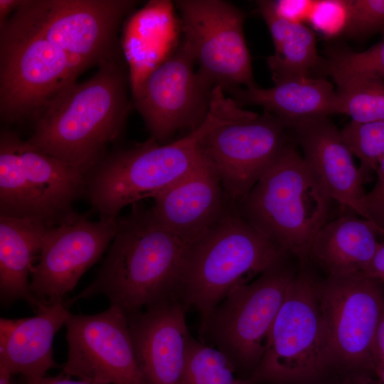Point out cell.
<instances>
[{
	"mask_svg": "<svg viewBox=\"0 0 384 384\" xmlns=\"http://www.w3.org/2000/svg\"><path fill=\"white\" fill-rule=\"evenodd\" d=\"M133 0H23L0 24V117H32L92 65L119 57Z\"/></svg>",
	"mask_w": 384,
	"mask_h": 384,
	"instance_id": "6da1fadb",
	"label": "cell"
},
{
	"mask_svg": "<svg viewBox=\"0 0 384 384\" xmlns=\"http://www.w3.org/2000/svg\"><path fill=\"white\" fill-rule=\"evenodd\" d=\"M119 58L102 61L89 80L68 85L46 102L33 117L27 141L86 176L122 133L129 109V78Z\"/></svg>",
	"mask_w": 384,
	"mask_h": 384,
	"instance_id": "7a4b0ae2",
	"label": "cell"
},
{
	"mask_svg": "<svg viewBox=\"0 0 384 384\" xmlns=\"http://www.w3.org/2000/svg\"><path fill=\"white\" fill-rule=\"evenodd\" d=\"M251 114L215 87L208 112L197 128L169 143L150 138L106 155L85 176V196L100 217H119L127 206L154 198L204 161L202 142L209 132Z\"/></svg>",
	"mask_w": 384,
	"mask_h": 384,
	"instance_id": "3957f363",
	"label": "cell"
},
{
	"mask_svg": "<svg viewBox=\"0 0 384 384\" xmlns=\"http://www.w3.org/2000/svg\"><path fill=\"white\" fill-rule=\"evenodd\" d=\"M188 244L140 202L119 218L117 233L95 279L68 303L97 295L127 316L175 298Z\"/></svg>",
	"mask_w": 384,
	"mask_h": 384,
	"instance_id": "277c9868",
	"label": "cell"
},
{
	"mask_svg": "<svg viewBox=\"0 0 384 384\" xmlns=\"http://www.w3.org/2000/svg\"><path fill=\"white\" fill-rule=\"evenodd\" d=\"M286 254L231 203L215 225L188 245L175 298L186 309L198 311L202 332L234 287L261 274Z\"/></svg>",
	"mask_w": 384,
	"mask_h": 384,
	"instance_id": "5b68a950",
	"label": "cell"
},
{
	"mask_svg": "<svg viewBox=\"0 0 384 384\" xmlns=\"http://www.w3.org/2000/svg\"><path fill=\"white\" fill-rule=\"evenodd\" d=\"M331 201L290 142L235 206L257 231L305 261L314 238L327 222Z\"/></svg>",
	"mask_w": 384,
	"mask_h": 384,
	"instance_id": "8992f818",
	"label": "cell"
},
{
	"mask_svg": "<svg viewBox=\"0 0 384 384\" xmlns=\"http://www.w3.org/2000/svg\"><path fill=\"white\" fill-rule=\"evenodd\" d=\"M299 261L284 302L270 331L252 384H331L335 378L316 279Z\"/></svg>",
	"mask_w": 384,
	"mask_h": 384,
	"instance_id": "52a82bcc",
	"label": "cell"
},
{
	"mask_svg": "<svg viewBox=\"0 0 384 384\" xmlns=\"http://www.w3.org/2000/svg\"><path fill=\"white\" fill-rule=\"evenodd\" d=\"M85 175L24 141L0 134V215L55 225L74 213L85 196Z\"/></svg>",
	"mask_w": 384,
	"mask_h": 384,
	"instance_id": "ba28073f",
	"label": "cell"
},
{
	"mask_svg": "<svg viewBox=\"0 0 384 384\" xmlns=\"http://www.w3.org/2000/svg\"><path fill=\"white\" fill-rule=\"evenodd\" d=\"M286 254L250 283L234 287L218 304L201 334L235 366L255 369L271 327L297 272Z\"/></svg>",
	"mask_w": 384,
	"mask_h": 384,
	"instance_id": "9c48e42d",
	"label": "cell"
},
{
	"mask_svg": "<svg viewBox=\"0 0 384 384\" xmlns=\"http://www.w3.org/2000/svg\"><path fill=\"white\" fill-rule=\"evenodd\" d=\"M335 376L375 374L373 348L384 309L382 282L360 274L318 281Z\"/></svg>",
	"mask_w": 384,
	"mask_h": 384,
	"instance_id": "30bf717a",
	"label": "cell"
},
{
	"mask_svg": "<svg viewBox=\"0 0 384 384\" xmlns=\"http://www.w3.org/2000/svg\"><path fill=\"white\" fill-rule=\"evenodd\" d=\"M182 41L198 73L214 87L230 91L255 85L243 30L244 15L221 0H178Z\"/></svg>",
	"mask_w": 384,
	"mask_h": 384,
	"instance_id": "8fae6325",
	"label": "cell"
},
{
	"mask_svg": "<svg viewBox=\"0 0 384 384\" xmlns=\"http://www.w3.org/2000/svg\"><path fill=\"white\" fill-rule=\"evenodd\" d=\"M196 64L181 41L132 92L134 105L159 144H166L178 131L195 129L208 112L215 87L195 70Z\"/></svg>",
	"mask_w": 384,
	"mask_h": 384,
	"instance_id": "7c38bea8",
	"label": "cell"
},
{
	"mask_svg": "<svg viewBox=\"0 0 384 384\" xmlns=\"http://www.w3.org/2000/svg\"><path fill=\"white\" fill-rule=\"evenodd\" d=\"M63 373L105 384H148L138 364L127 316L110 306L92 315L70 313Z\"/></svg>",
	"mask_w": 384,
	"mask_h": 384,
	"instance_id": "4fadbf2b",
	"label": "cell"
},
{
	"mask_svg": "<svg viewBox=\"0 0 384 384\" xmlns=\"http://www.w3.org/2000/svg\"><path fill=\"white\" fill-rule=\"evenodd\" d=\"M119 217H100L74 213L49 226L44 235L37 265L33 266L30 289L41 304L64 299L82 274L95 264L112 242Z\"/></svg>",
	"mask_w": 384,
	"mask_h": 384,
	"instance_id": "5bb4252c",
	"label": "cell"
},
{
	"mask_svg": "<svg viewBox=\"0 0 384 384\" xmlns=\"http://www.w3.org/2000/svg\"><path fill=\"white\" fill-rule=\"evenodd\" d=\"M287 128L268 112L222 125L203 139V151L233 203L242 198L291 142Z\"/></svg>",
	"mask_w": 384,
	"mask_h": 384,
	"instance_id": "9a60e30c",
	"label": "cell"
},
{
	"mask_svg": "<svg viewBox=\"0 0 384 384\" xmlns=\"http://www.w3.org/2000/svg\"><path fill=\"white\" fill-rule=\"evenodd\" d=\"M186 309L172 298L127 316L137 360L148 384H181L191 336Z\"/></svg>",
	"mask_w": 384,
	"mask_h": 384,
	"instance_id": "2e32d148",
	"label": "cell"
},
{
	"mask_svg": "<svg viewBox=\"0 0 384 384\" xmlns=\"http://www.w3.org/2000/svg\"><path fill=\"white\" fill-rule=\"evenodd\" d=\"M291 129L319 186L332 201L365 218V179L341 130L327 117L306 121Z\"/></svg>",
	"mask_w": 384,
	"mask_h": 384,
	"instance_id": "e0dca14e",
	"label": "cell"
},
{
	"mask_svg": "<svg viewBox=\"0 0 384 384\" xmlns=\"http://www.w3.org/2000/svg\"><path fill=\"white\" fill-rule=\"evenodd\" d=\"M154 201L151 208L158 221L188 245L215 225L233 203L208 157Z\"/></svg>",
	"mask_w": 384,
	"mask_h": 384,
	"instance_id": "ac0fdd59",
	"label": "cell"
},
{
	"mask_svg": "<svg viewBox=\"0 0 384 384\" xmlns=\"http://www.w3.org/2000/svg\"><path fill=\"white\" fill-rule=\"evenodd\" d=\"M70 312L63 299L43 305L35 316L0 319V366L11 375L21 374L26 382L46 376L57 367L53 356L56 332Z\"/></svg>",
	"mask_w": 384,
	"mask_h": 384,
	"instance_id": "d6986e66",
	"label": "cell"
},
{
	"mask_svg": "<svg viewBox=\"0 0 384 384\" xmlns=\"http://www.w3.org/2000/svg\"><path fill=\"white\" fill-rule=\"evenodd\" d=\"M240 104L262 107L287 128L335 113L336 91L323 78L296 77L274 83L270 88L257 85L228 91Z\"/></svg>",
	"mask_w": 384,
	"mask_h": 384,
	"instance_id": "ffe728a7",
	"label": "cell"
},
{
	"mask_svg": "<svg viewBox=\"0 0 384 384\" xmlns=\"http://www.w3.org/2000/svg\"><path fill=\"white\" fill-rule=\"evenodd\" d=\"M374 225L358 215L327 221L314 238L308 255L327 276L361 274L380 242Z\"/></svg>",
	"mask_w": 384,
	"mask_h": 384,
	"instance_id": "44dd1931",
	"label": "cell"
},
{
	"mask_svg": "<svg viewBox=\"0 0 384 384\" xmlns=\"http://www.w3.org/2000/svg\"><path fill=\"white\" fill-rule=\"evenodd\" d=\"M124 26L122 49L132 91L175 50L176 21L171 2L151 1L133 14Z\"/></svg>",
	"mask_w": 384,
	"mask_h": 384,
	"instance_id": "7402d4cb",
	"label": "cell"
},
{
	"mask_svg": "<svg viewBox=\"0 0 384 384\" xmlns=\"http://www.w3.org/2000/svg\"><path fill=\"white\" fill-rule=\"evenodd\" d=\"M49 226L33 218L0 215V300L9 306L24 300L36 311L44 304L31 294L28 280Z\"/></svg>",
	"mask_w": 384,
	"mask_h": 384,
	"instance_id": "603a6c76",
	"label": "cell"
},
{
	"mask_svg": "<svg viewBox=\"0 0 384 384\" xmlns=\"http://www.w3.org/2000/svg\"><path fill=\"white\" fill-rule=\"evenodd\" d=\"M257 4L274 47V53L267 59L274 83L309 76L310 71L321 62L317 54L315 33L301 21L280 14L273 1H259Z\"/></svg>",
	"mask_w": 384,
	"mask_h": 384,
	"instance_id": "cb8c5ba5",
	"label": "cell"
},
{
	"mask_svg": "<svg viewBox=\"0 0 384 384\" xmlns=\"http://www.w3.org/2000/svg\"><path fill=\"white\" fill-rule=\"evenodd\" d=\"M334 81L335 113L346 114L355 122L384 119L383 80L355 76Z\"/></svg>",
	"mask_w": 384,
	"mask_h": 384,
	"instance_id": "d4e9b609",
	"label": "cell"
},
{
	"mask_svg": "<svg viewBox=\"0 0 384 384\" xmlns=\"http://www.w3.org/2000/svg\"><path fill=\"white\" fill-rule=\"evenodd\" d=\"M235 369L221 351L191 336L181 384H252L238 378Z\"/></svg>",
	"mask_w": 384,
	"mask_h": 384,
	"instance_id": "484cf974",
	"label": "cell"
},
{
	"mask_svg": "<svg viewBox=\"0 0 384 384\" xmlns=\"http://www.w3.org/2000/svg\"><path fill=\"white\" fill-rule=\"evenodd\" d=\"M321 70L334 80L355 76H366L384 80V38L368 49L355 52L334 49L320 63Z\"/></svg>",
	"mask_w": 384,
	"mask_h": 384,
	"instance_id": "4316f807",
	"label": "cell"
},
{
	"mask_svg": "<svg viewBox=\"0 0 384 384\" xmlns=\"http://www.w3.org/2000/svg\"><path fill=\"white\" fill-rule=\"evenodd\" d=\"M341 132L353 154L360 159L359 169L365 179L384 156V119L369 122L351 121Z\"/></svg>",
	"mask_w": 384,
	"mask_h": 384,
	"instance_id": "83f0119b",
	"label": "cell"
},
{
	"mask_svg": "<svg viewBox=\"0 0 384 384\" xmlns=\"http://www.w3.org/2000/svg\"><path fill=\"white\" fill-rule=\"evenodd\" d=\"M343 4L348 33L364 36L384 28V0H347Z\"/></svg>",
	"mask_w": 384,
	"mask_h": 384,
	"instance_id": "f1b7e54d",
	"label": "cell"
},
{
	"mask_svg": "<svg viewBox=\"0 0 384 384\" xmlns=\"http://www.w3.org/2000/svg\"><path fill=\"white\" fill-rule=\"evenodd\" d=\"M377 181L363 198L365 219L370 220L384 237V156L377 164L374 171Z\"/></svg>",
	"mask_w": 384,
	"mask_h": 384,
	"instance_id": "f546056e",
	"label": "cell"
},
{
	"mask_svg": "<svg viewBox=\"0 0 384 384\" xmlns=\"http://www.w3.org/2000/svg\"><path fill=\"white\" fill-rule=\"evenodd\" d=\"M360 275L384 282V241L380 242L369 265Z\"/></svg>",
	"mask_w": 384,
	"mask_h": 384,
	"instance_id": "4dcf8cb0",
	"label": "cell"
},
{
	"mask_svg": "<svg viewBox=\"0 0 384 384\" xmlns=\"http://www.w3.org/2000/svg\"><path fill=\"white\" fill-rule=\"evenodd\" d=\"M331 384H380L375 375L350 374L337 377Z\"/></svg>",
	"mask_w": 384,
	"mask_h": 384,
	"instance_id": "1f68e13d",
	"label": "cell"
},
{
	"mask_svg": "<svg viewBox=\"0 0 384 384\" xmlns=\"http://www.w3.org/2000/svg\"><path fill=\"white\" fill-rule=\"evenodd\" d=\"M26 384H105L96 382H90L81 379H72L67 375H60L54 377H43L38 380L26 382Z\"/></svg>",
	"mask_w": 384,
	"mask_h": 384,
	"instance_id": "d6a6232c",
	"label": "cell"
},
{
	"mask_svg": "<svg viewBox=\"0 0 384 384\" xmlns=\"http://www.w3.org/2000/svg\"><path fill=\"white\" fill-rule=\"evenodd\" d=\"M375 374L380 384H384V342L374 351Z\"/></svg>",
	"mask_w": 384,
	"mask_h": 384,
	"instance_id": "836d02e7",
	"label": "cell"
},
{
	"mask_svg": "<svg viewBox=\"0 0 384 384\" xmlns=\"http://www.w3.org/2000/svg\"><path fill=\"white\" fill-rule=\"evenodd\" d=\"M23 0H0V24L3 23L21 5Z\"/></svg>",
	"mask_w": 384,
	"mask_h": 384,
	"instance_id": "e575fe53",
	"label": "cell"
},
{
	"mask_svg": "<svg viewBox=\"0 0 384 384\" xmlns=\"http://www.w3.org/2000/svg\"><path fill=\"white\" fill-rule=\"evenodd\" d=\"M11 374L3 366H0V384H12Z\"/></svg>",
	"mask_w": 384,
	"mask_h": 384,
	"instance_id": "d590c367",
	"label": "cell"
}]
</instances>
